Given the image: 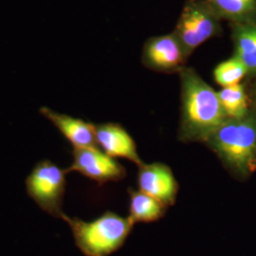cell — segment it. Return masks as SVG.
<instances>
[{
	"label": "cell",
	"mask_w": 256,
	"mask_h": 256,
	"mask_svg": "<svg viewBox=\"0 0 256 256\" xmlns=\"http://www.w3.org/2000/svg\"><path fill=\"white\" fill-rule=\"evenodd\" d=\"M182 86V118L180 138L183 142H206L228 119L218 92L192 68L180 72Z\"/></svg>",
	"instance_id": "6da1fadb"
},
{
	"label": "cell",
	"mask_w": 256,
	"mask_h": 256,
	"mask_svg": "<svg viewBox=\"0 0 256 256\" xmlns=\"http://www.w3.org/2000/svg\"><path fill=\"white\" fill-rule=\"evenodd\" d=\"M206 144L232 172L248 176L256 168V110L242 119L228 118Z\"/></svg>",
	"instance_id": "7a4b0ae2"
},
{
	"label": "cell",
	"mask_w": 256,
	"mask_h": 256,
	"mask_svg": "<svg viewBox=\"0 0 256 256\" xmlns=\"http://www.w3.org/2000/svg\"><path fill=\"white\" fill-rule=\"evenodd\" d=\"M70 226L74 242L84 256H110L124 246L131 234L134 223L129 218L106 212L90 222L70 218H61Z\"/></svg>",
	"instance_id": "3957f363"
},
{
	"label": "cell",
	"mask_w": 256,
	"mask_h": 256,
	"mask_svg": "<svg viewBox=\"0 0 256 256\" xmlns=\"http://www.w3.org/2000/svg\"><path fill=\"white\" fill-rule=\"evenodd\" d=\"M221 20L206 0H185L173 30L187 55L222 34Z\"/></svg>",
	"instance_id": "277c9868"
},
{
	"label": "cell",
	"mask_w": 256,
	"mask_h": 256,
	"mask_svg": "<svg viewBox=\"0 0 256 256\" xmlns=\"http://www.w3.org/2000/svg\"><path fill=\"white\" fill-rule=\"evenodd\" d=\"M66 170L48 160L39 162L26 178L28 196L52 216L61 218L64 214L62 206L66 191Z\"/></svg>",
	"instance_id": "5b68a950"
},
{
	"label": "cell",
	"mask_w": 256,
	"mask_h": 256,
	"mask_svg": "<svg viewBox=\"0 0 256 256\" xmlns=\"http://www.w3.org/2000/svg\"><path fill=\"white\" fill-rule=\"evenodd\" d=\"M189 56L174 34L151 37L144 46L142 61L147 68L158 72H180Z\"/></svg>",
	"instance_id": "8992f818"
},
{
	"label": "cell",
	"mask_w": 256,
	"mask_h": 256,
	"mask_svg": "<svg viewBox=\"0 0 256 256\" xmlns=\"http://www.w3.org/2000/svg\"><path fill=\"white\" fill-rule=\"evenodd\" d=\"M72 156L74 162L66 172H79L101 184L117 182L126 176L124 166L98 147L74 148Z\"/></svg>",
	"instance_id": "52a82bcc"
},
{
	"label": "cell",
	"mask_w": 256,
	"mask_h": 256,
	"mask_svg": "<svg viewBox=\"0 0 256 256\" xmlns=\"http://www.w3.org/2000/svg\"><path fill=\"white\" fill-rule=\"evenodd\" d=\"M138 182L140 192L156 198L165 207L176 202L178 190L172 170L164 164H142L138 166Z\"/></svg>",
	"instance_id": "ba28073f"
},
{
	"label": "cell",
	"mask_w": 256,
	"mask_h": 256,
	"mask_svg": "<svg viewBox=\"0 0 256 256\" xmlns=\"http://www.w3.org/2000/svg\"><path fill=\"white\" fill-rule=\"evenodd\" d=\"M97 144L112 158H124L136 164L142 165L135 142L128 131L118 124L106 122L95 126Z\"/></svg>",
	"instance_id": "9c48e42d"
},
{
	"label": "cell",
	"mask_w": 256,
	"mask_h": 256,
	"mask_svg": "<svg viewBox=\"0 0 256 256\" xmlns=\"http://www.w3.org/2000/svg\"><path fill=\"white\" fill-rule=\"evenodd\" d=\"M40 113L57 128L74 148L98 147L95 136V124L68 115L58 113L43 106Z\"/></svg>",
	"instance_id": "30bf717a"
},
{
	"label": "cell",
	"mask_w": 256,
	"mask_h": 256,
	"mask_svg": "<svg viewBox=\"0 0 256 256\" xmlns=\"http://www.w3.org/2000/svg\"><path fill=\"white\" fill-rule=\"evenodd\" d=\"M234 56L247 68L248 76H256V24H230Z\"/></svg>",
	"instance_id": "8fae6325"
},
{
	"label": "cell",
	"mask_w": 256,
	"mask_h": 256,
	"mask_svg": "<svg viewBox=\"0 0 256 256\" xmlns=\"http://www.w3.org/2000/svg\"><path fill=\"white\" fill-rule=\"evenodd\" d=\"M222 20L230 24H256V0H206Z\"/></svg>",
	"instance_id": "7c38bea8"
},
{
	"label": "cell",
	"mask_w": 256,
	"mask_h": 256,
	"mask_svg": "<svg viewBox=\"0 0 256 256\" xmlns=\"http://www.w3.org/2000/svg\"><path fill=\"white\" fill-rule=\"evenodd\" d=\"M130 207L129 218L136 222H153L162 218L165 212L164 205L144 192L129 190Z\"/></svg>",
	"instance_id": "4fadbf2b"
},
{
	"label": "cell",
	"mask_w": 256,
	"mask_h": 256,
	"mask_svg": "<svg viewBox=\"0 0 256 256\" xmlns=\"http://www.w3.org/2000/svg\"><path fill=\"white\" fill-rule=\"evenodd\" d=\"M218 94L221 106L230 119H242L250 112L248 97L241 84L222 88Z\"/></svg>",
	"instance_id": "5bb4252c"
},
{
	"label": "cell",
	"mask_w": 256,
	"mask_h": 256,
	"mask_svg": "<svg viewBox=\"0 0 256 256\" xmlns=\"http://www.w3.org/2000/svg\"><path fill=\"white\" fill-rule=\"evenodd\" d=\"M246 76H248L247 68L234 55L228 60L218 64L214 70V81L222 88L238 84Z\"/></svg>",
	"instance_id": "9a60e30c"
},
{
	"label": "cell",
	"mask_w": 256,
	"mask_h": 256,
	"mask_svg": "<svg viewBox=\"0 0 256 256\" xmlns=\"http://www.w3.org/2000/svg\"><path fill=\"white\" fill-rule=\"evenodd\" d=\"M254 106H256V88H254Z\"/></svg>",
	"instance_id": "2e32d148"
}]
</instances>
